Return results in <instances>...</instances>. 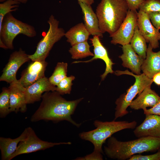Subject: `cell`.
Wrapping results in <instances>:
<instances>
[{"mask_svg": "<svg viewBox=\"0 0 160 160\" xmlns=\"http://www.w3.org/2000/svg\"><path fill=\"white\" fill-rule=\"evenodd\" d=\"M139 9L147 13L160 12V0H145L140 5Z\"/></svg>", "mask_w": 160, "mask_h": 160, "instance_id": "cell-29", "label": "cell"}, {"mask_svg": "<svg viewBox=\"0 0 160 160\" xmlns=\"http://www.w3.org/2000/svg\"><path fill=\"white\" fill-rule=\"evenodd\" d=\"M22 34L30 38L36 35L34 27L17 19L11 12L4 17L0 28V42H2L8 49H14L13 42L16 36Z\"/></svg>", "mask_w": 160, "mask_h": 160, "instance_id": "cell-6", "label": "cell"}, {"mask_svg": "<svg viewBox=\"0 0 160 160\" xmlns=\"http://www.w3.org/2000/svg\"><path fill=\"white\" fill-rule=\"evenodd\" d=\"M18 1L20 2V3H22L24 4H26L28 0H15Z\"/></svg>", "mask_w": 160, "mask_h": 160, "instance_id": "cell-37", "label": "cell"}, {"mask_svg": "<svg viewBox=\"0 0 160 160\" xmlns=\"http://www.w3.org/2000/svg\"><path fill=\"white\" fill-rule=\"evenodd\" d=\"M129 9L137 10L139 9L140 5L145 0H125Z\"/></svg>", "mask_w": 160, "mask_h": 160, "instance_id": "cell-33", "label": "cell"}, {"mask_svg": "<svg viewBox=\"0 0 160 160\" xmlns=\"http://www.w3.org/2000/svg\"><path fill=\"white\" fill-rule=\"evenodd\" d=\"M78 1H80L89 5H91L94 2V0H78Z\"/></svg>", "mask_w": 160, "mask_h": 160, "instance_id": "cell-36", "label": "cell"}, {"mask_svg": "<svg viewBox=\"0 0 160 160\" xmlns=\"http://www.w3.org/2000/svg\"><path fill=\"white\" fill-rule=\"evenodd\" d=\"M137 10H129L127 16L119 29L112 35L111 43L122 46L129 44L137 25Z\"/></svg>", "mask_w": 160, "mask_h": 160, "instance_id": "cell-9", "label": "cell"}, {"mask_svg": "<svg viewBox=\"0 0 160 160\" xmlns=\"http://www.w3.org/2000/svg\"><path fill=\"white\" fill-rule=\"evenodd\" d=\"M28 132V128H26L21 135L16 138L0 137V149L2 160H9L10 156L16 151L19 143L27 137Z\"/></svg>", "mask_w": 160, "mask_h": 160, "instance_id": "cell-21", "label": "cell"}, {"mask_svg": "<svg viewBox=\"0 0 160 160\" xmlns=\"http://www.w3.org/2000/svg\"><path fill=\"white\" fill-rule=\"evenodd\" d=\"M146 42L145 39L140 32L137 24L129 44L135 52L144 59L146 57L147 49Z\"/></svg>", "mask_w": 160, "mask_h": 160, "instance_id": "cell-23", "label": "cell"}, {"mask_svg": "<svg viewBox=\"0 0 160 160\" xmlns=\"http://www.w3.org/2000/svg\"><path fill=\"white\" fill-rule=\"evenodd\" d=\"M75 160H103L102 153L93 151L89 154L80 157H78Z\"/></svg>", "mask_w": 160, "mask_h": 160, "instance_id": "cell-32", "label": "cell"}, {"mask_svg": "<svg viewBox=\"0 0 160 160\" xmlns=\"http://www.w3.org/2000/svg\"><path fill=\"white\" fill-rule=\"evenodd\" d=\"M129 10L125 0H101L96 11L101 32H107L110 36L113 34L124 20Z\"/></svg>", "mask_w": 160, "mask_h": 160, "instance_id": "cell-3", "label": "cell"}, {"mask_svg": "<svg viewBox=\"0 0 160 160\" xmlns=\"http://www.w3.org/2000/svg\"><path fill=\"white\" fill-rule=\"evenodd\" d=\"M137 24L140 32L145 39L155 49L159 47L160 32L151 23L147 13L140 10L137 12Z\"/></svg>", "mask_w": 160, "mask_h": 160, "instance_id": "cell-11", "label": "cell"}, {"mask_svg": "<svg viewBox=\"0 0 160 160\" xmlns=\"http://www.w3.org/2000/svg\"><path fill=\"white\" fill-rule=\"evenodd\" d=\"M7 0H0V2H3L6 1Z\"/></svg>", "mask_w": 160, "mask_h": 160, "instance_id": "cell-38", "label": "cell"}, {"mask_svg": "<svg viewBox=\"0 0 160 160\" xmlns=\"http://www.w3.org/2000/svg\"><path fill=\"white\" fill-rule=\"evenodd\" d=\"M90 46L87 41L75 44L70 48L69 52L74 59L82 58L89 56H93L94 54L90 50Z\"/></svg>", "mask_w": 160, "mask_h": 160, "instance_id": "cell-24", "label": "cell"}, {"mask_svg": "<svg viewBox=\"0 0 160 160\" xmlns=\"http://www.w3.org/2000/svg\"><path fill=\"white\" fill-rule=\"evenodd\" d=\"M117 76L123 74L131 75L135 79L134 84L121 95L115 101L114 119L121 117L128 113L127 110L133 99L137 94H140L147 87L151 86L153 82L152 79L148 77L143 73L139 75L134 74L128 70L124 71L117 70L114 72Z\"/></svg>", "mask_w": 160, "mask_h": 160, "instance_id": "cell-5", "label": "cell"}, {"mask_svg": "<svg viewBox=\"0 0 160 160\" xmlns=\"http://www.w3.org/2000/svg\"><path fill=\"white\" fill-rule=\"evenodd\" d=\"M121 48L123 53L119 57L122 61V66L136 75L140 74L141 67L145 59L135 52L130 44L122 46Z\"/></svg>", "mask_w": 160, "mask_h": 160, "instance_id": "cell-17", "label": "cell"}, {"mask_svg": "<svg viewBox=\"0 0 160 160\" xmlns=\"http://www.w3.org/2000/svg\"><path fill=\"white\" fill-rule=\"evenodd\" d=\"M30 60L29 55L21 48L13 52L11 54L8 63L2 71L0 81L10 84L17 80L16 75L18 69L24 63Z\"/></svg>", "mask_w": 160, "mask_h": 160, "instance_id": "cell-10", "label": "cell"}, {"mask_svg": "<svg viewBox=\"0 0 160 160\" xmlns=\"http://www.w3.org/2000/svg\"><path fill=\"white\" fill-rule=\"evenodd\" d=\"M27 128L28 132L27 137L19 143L16 151L10 156L9 160L22 154L44 150L55 145L71 144V142L52 143L43 141L37 137L32 128L29 127Z\"/></svg>", "mask_w": 160, "mask_h": 160, "instance_id": "cell-8", "label": "cell"}, {"mask_svg": "<svg viewBox=\"0 0 160 160\" xmlns=\"http://www.w3.org/2000/svg\"><path fill=\"white\" fill-rule=\"evenodd\" d=\"M83 15L84 25L91 35L103 37V33L99 27L97 16L93 11L91 5L78 1Z\"/></svg>", "mask_w": 160, "mask_h": 160, "instance_id": "cell-20", "label": "cell"}, {"mask_svg": "<svg viewBox=\"0 0 160 160\" xmlns=\"http://www.w3.org/2000/svg\"><path fill=\"white\" fill-rule=\"evenodd\" d=\"M47 23L49 27L46 34L38 43L34 53L29 55L33 61L45 60L55 44L65 36L64 30L59 27V21L53 15H50Z\"/></svg>", "mask_w": 160, "mask_h": 160, "instance_id": "cell-7", "label": "cell"}, {"mask_svg": "<svg viewBox=\"0 0 160 160\" xmlns=\"http://www.w3.org/2000/svg\"><path fill=\"white\" fill-rule=\"evenodd\" d=\"M47 64L45 60L33 61L23 71L19 81L25 87L30 86L45 76L44 72Z\"/></svg>", "mask_w": 160, "mask_h": 160, "instance_id": "cell-15", "label": "cell"}, {"mask_svg": "<svg viewBox=\"0 0 160 160\" xmlns=\"http://www.w3.org/2000/svg\"><path fill=\"white\" fill-rule=\"evenodd\" d=\"M151 86L146 87L137 97L133 100L129 107L132 109L143 110L148 107H152L158 102L160 97L151 88Z\"/></svg>", "mask_w": 160, "mask_h": 160, "instance_id": "cell-18", "label": "cell"}, {"mask_svg": "<svg viewBox=\"0 0 160 160\" xmlns=\"http://www.w3.org/2000/svg\"><path fill=\"white\" fill-rule=\"evenodd\" d=\"M99 37L97 36H94L91 39V43L94 47V56L91 59L85 61H76L73 63H88L97 59L103 60L105 63L106 68L104 73L101 76V80H103L109 73H113L112 65L114 64L109 58L107 49L101 42Z\"/></svg>", "mask_w": 160, "mask_h": 160, "instance_id": "cell-16", "label": "cell"}, {"mask_svg": "<svg viewBox=\"0 0 160 160\" xmlns=\"http://www.w3.org/2000/svg\"><path fill=\"white\" fill-rule=\"evenodd\" d=\"M144 114H152L160 116V99L157 104L153 107L149 109L143 110Z\"/></svg>", "mask_w": 160, "mask_h": 160, "instance_id": "cell-34", "label": "cell"}, {"mask_svg": "<svg viewBox=\"0 0 160 160\" xmlns=\"http://www.w3.org/2000/svg\"><path fill=\"white\" fill-rule=\"evenodd\" d=\"M10 92V112H25L27 110L25 88L17 80L10 84L8 87Z\"/></svg>", "mask_w": 160, "mask_h": 160, "instance_id": "cell-13", "label": "cell"}, {"mask_svg": "<svg viewBox=\"0 0 160 160\" xmlns=\"http://www.w3.org/2000/svg\"><path fill=\"white\" fill-rule=\"evenodd\" d=\"M133 133L138 138L150 136L160 138V116L145 114V119L135 128Z\"/></svg>", "mask_w": 160, "mask_h": 160, "instance_id": "cell-12", "label": "cell"}, {"mask_svg": "<svg viewBox=\"0 0 160 160\" xmlns=\"http://www.w3.org/2000/svg\"><path fill=\"white\" fill-rule=\"evenodd\" d=\"M0 94V116L5 117L10 113V92L8 88L3 87Z\"/></svg>", "mask_w": 160, "mask_h": 160, "instance_id": "cell-26", "label": "cell"}, {"mask_svg": "<svg viewBox=\"0 0 160 160\" xmlns=\"http://www.w3.org/2000/svg\"><path fill=\"white\" fill-rule=\"evenodd\" d=\"M94 124L96 128L79 134L82 139L88 141L94 146V151L103 153L102 146L106 140L114 133L123 129H135L137 122L135 121L131 122L122 121H102L95 120Z\"/></svg>", "mask_w": 160, "mask_h": 160, "instance_id": "cell-4", "label": "cell"}, {"mask_svg": "<svg viewBox=\"0 0 160 160\" xmlns=\"http://www.w3.org/2000/svg\"><path fill=\"white\" fill-rule=\"evenodd\" d=\"M153 25L156 28L160 29V12H151L147 13Z\"/></svg>", "mask_w": 160, "mask_h": 160, "instance_id": "cell-31", "label": "cell"}, {"mask_svg": "<svg viewBox=\"0 0 160 160\" xmlns=\"http://www.w3.org/2000/svg\"><path fill=\"white\" fill-rule=\"evenodd\" d=\"M25 88V95L27 104L33 103L40 100L44 92L55 91L57 89V87L52 84L49 79L45 76Z\"/></svg>", "mask_w": 160, "mask_h": 160, "instance_id": "cell-14", "label": "cell"}, {"mask_svg": "<svg viewBox=\"0 0 160 160\" xmlns=\"http://www.w3.org/2000/svg\"><path fill=\"white\" fill-rule=\"evenodd\" d=\"M128 160H160V148L154 154L146 155L136 154L132 156Z\"/></svg>", "mask_w": 160, "mask_h": 160, "instance_id": "cell-30", "label": "cell"}, {"mask_svg": "<svg viewBox=\"0 0 160 160\" xmlns=\"http://www.w3.org/2000/svg\"><path fill=\"white\" fill-rule=\"evenodd\" d=\"M152 80L153 82L156 84L160 86V72L155 74L152 78Z\"/></svg>", "mask_w": 160, "mask_h": 160, "instance_id": "cell-35", "label": "cell"}, {"mask_svg": "<svg viewBox=\"0 0 160 160\" xmlns=\"http://www.w3.org/2000/svg\"><path fill=\"white\" fill-rule=\"evenodd\" d=\"M160 148V138L147 136L122 141L111 136L108 139L104 150L105 155L109 158L125 160H128L134 155L155 151Z\"/></svg>", "mask_w": 160, "mask_h": 160, "instance_id": "cell-2", "label": "cell"}, {"mask_svg": "<svg viewBox=\"0 0 160 160\" xmlns=\"http://www.w3.org/2000/svg\"><path fill=\"white\" fill-rule=\"evenodd\" d=\"M153 48L149 43L147 47L146 57L141 67L143 73L152 79L156 73L160 72V50L153 51Z\"/></svg>", "mask_w": 160, "mask_h": 160, "instance_id": "cell-19", "label": "cell"}, {"mask_svg": "<svg viewBox=\"0 0 160 160\" xmlns=\"http://www.w3.org/2000/svg\"><path fill=\"white\" fill-rule=\"evenodd\" d=\"M61 95L56 91L47 92L42 95L41 102L31 116V121L44 120L57 122L66 121L79 127L81 124L74 121L71 116L83 98L68 101Z\"/></svg>", "mask_w": 160, "mask_h": 160, "instance_id": "cell-1", "label": "cell"}, {"mask_svg": "<svg viewBox=\"0 0 160 160\" xmlns=\"http://www.w3.org/2000/svg\"><path fill=\"white\" fill-rule=\"evenodd\" d=\"M75 79V76L72 75L66 77L57 85L56 91L61 95L70 94L73 85L72 82Z\"/></svg>", "mask_w": 160, "mask_h": 160, "instance_id": "cell-28", "label": "cell"}, {"mask_svg": "<svg viewBox=\"0 0 160 160\" xmlns=\"http://www.w3.org/2000/svg\"><path fill=\"white\" fill-rule=\"evenodd\" d=\"M68 64L63 62L57 63L53 73L48 78L50 82L57 86L59 82L67 76Z\"/></svg>", "mask_w": 160, "mask_h": 160, "instance_id": "cell-25", "label": "cell"}, {"mask_svg": "<svg viewBox=\"0 0 160 160\" xmlns=\"http://www.w3.org/2000/svg\"><path fill=\"white\" fill-rule=\"evenodd\" d=\"M20 4L15 0H7L0 4V28L5 16L9 13L17 10Z\"/></svg>", "mask_w": 160, "mask_h": 160, "instance_id": "cell-27", "label": "cell"}, {"mask_svg": "<svg viewBox=\"0 0 160 160\" xmlns=\"http://www.w3.org/2000/svg\"><path fill=\"white\" fill-rule=\"evenodd\" d=\"M91 35L83 23H79L71 28L65 33L67 41L71 46L87 41Z\"/></svg>", "mask_w": 160, "mask_h": 160, "instance_id": "cell-22", "label": "cell"}]
</instances>
